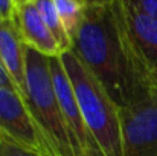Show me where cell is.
<instances>
[{"mask_svg": "<svg viewBox=\"0 0 157 156\" xmlns=\"http://www.w3.org/2000/svg\"><path fill=\"white\" fill-rule=\"evenodd\" d=\"M26 45L20 35L15 20H0V60L18 92L26 95Z\"/></svg>", "mask_w": 157, "mask_h": 156, "instance_id": "8", "label": "cell"}, {"mask_svg": "<svg viewBox=\"0 0 157 156\" xmlns=\"http://www.w3.org/2000/svg\"><path fill=\"white\" fill-rule=\"evenodd\" d=\"M51 58L26 46L25 101L51 156H75L64 113L53 87Z\"/></svg>", "mask_w": 157, "mask_h": 156, "instance_id": "3", "label": "cell"}, {"mask_svg": "<svg viewBox=\"0 0 157 156\" xmlns=\"http://www.w3.org/2000/svg\"><path fill=\"white\" fill-rule=\"evenodd\" d=\"M34 2H35V0H34Z\"/></svg>", "mask_w": 157, "mask_h": 156, "instance_id": "18", "label": "cell"}, {"mask_svg": "<svg viewBox=\"0 0 157 156\" xmlns=\"http://www.w3.org/2000/svg\"><path fill=\"white\" fill-rule=\"evenodd\" d=\"M0 142H9L41 156H51L23 95L0 87Z\"/></svg>", "mask_w": 157, "mask_h": 156, "instance_id": "4", "label": "cell"}, {"mask_svg": "<svg viewBox=\"0 0 157 156\" xmlns=\"http://www.w3.org/2000/svg\"><path fill=\"white\" fill-rule=\"evenodd\" d=\"M133 9L157 18V0H125Z\"/></svg>", "mask_w": 157, "mask_h": 156, "instance_id": "11", "label": "cell"}, {"mask_svg": "<svg viewBox=\"0 0 157 156\" xmlns=\"http://www.w3.org/2000/svg\"><path fill=\"white\" fill-rule=\"evenodd\" d=\"M53 3H55L59 18L64 25V29L67 31L69 37L73 38V35L76 34V31L81 25L86 5H82L76 0H53Z\"/></svg>", "mask_w": 157, "mask_h": 156, "instance_id": "10", "label": "cell"}, {"mask_svg": "<svg viewBox=\"0 0 157 156\" xmlns=\"http://www.w3.org/2000/svg\"><path fill=\"white\" fill-rule=\"evenodd\" d=\"M0 87L12 89V90H18L17 86L14 84L12 78L9 77V74H8V70H6V67H5V64H3L2 60H0Z\"/></svg>", "mask_w": 157, "mask_h": 156, "instance_id": "14", "label": "cell"}, {"mask_svg": "<svg viewBox=\"0 0 157 156\" xmlns=\"http://www.w3.org/2000/svg\"><path fill=\"white\" fill-rule=\"evenodd\" d=\"M14 20L26 46L48 57H59L63 54L34 0L18 2Z\"/></svg>", "mask_w": 157, "mask_h": 156, "instance_id": "7", "label": "cell"}, {"mask_svg": "<svg viewBox=\"0 0 157 156\" xmlns=\"http://www.w3.org/2000/svg\"><path fill=\"white\" fill-rule=\"evenodd\" d=\"M0 156H41L9 142H0Z\"/></svg>", "mask_w": 157, "mask_h": 156, "instance_id": "12", "label": "cell"}, {"mask_svg": "<svg viewBox=\"0 0 157 156\" xmlns=\"http://www.w3.org/2000/svg\"><path fill=\"white\" fill-rule=\"evenodd\" d=\"M86 126L101 156H124L121 109L73 51L61 54Z\"/></svg>", "mask_w": 157, "mask_h": 156, "instance_id": "2", "label": "cell"}, {"mask_svg": "<svg viewBox=\"0 0 157 156\" xmlns=\"http://www.w3.org/2000/svg\"><path fill=\"white\" fill-rule=\"evenodd\" d=\"M114 0H84V3L86 5H89V6H101V5H110V3H113Z\"/></svg>", "mask_w": 157, "mask_h": 156, "instance_id": "15", "label": "cell"}, {"mask_svg": "<svg viewBox=\"0 0 157 156\" xmlns=\"http://www.w3.org/2000/svg\"><path fill=\"white\" fill-rule=\"evenodd\" d=\"M114 5L136 54L157 81V18L133 9L125 0H114Z\"/></svg>", "mask_w": 157, "mask_h": 156, "instance_id": "6", "label": "cell"}, {"mask_svg": "<svg viewBox=\"0 0 157 156\" xmlns=\"http://www.w3.org/2000/svg\"><path fill=\"white\" fill-rule=\"evenodd\" d=\"M124 156H157V89L121 110Z\"/></svg>", "mask_w": 157, "mask_h": 156, "instance_id": "5", "label": "cell"}, {"mask_svg": "<svg viewBox=\"0 0 157 156\" xmlns=\"http://www.w3.org/2000/svg\"><path fill=\"white\" fill-rule=\"evenodd\" d=\"M35 5H37L46 26L49 28L51 34L56 40L61 52L64 54L67 51H72V38L69 37L67 31L64 29V25L59 18V14L56 11L53 0H35Z\"/></svg>", "mask_w": 157, "mask_h": 156, "instance_id": "9", "label": "cell"}, {"mask_svg": "<svg viewBox=\"0 0 157 156\" xmlns=\"http://www.w3.org/2000/svg\"><path fill=\"white\" fill-rule=\"evenodd\" d=\"M17 0H0V20H14Z\"/></svg>", "mask_w": 157, "mask_h": 156, "instance_id": "13", "label": "cell"}, {"mask_svg": "<svg viewBox=\"0 0 157 156\" xmlns=\"http://www.w3.org/2000/svg\"><path fill=\"white\" fill-rule=\"evenodd\" d=\"M76 2H79V3H82V5H86V3H84V0H76Z\"/></svg>", "mask_w": 157, "mask_h": 156, "instance_id": "16", "label": "cell"}, {"mask_svg": "<svg viewBox=\"0 0 157 156\" xmlns=\"http://www.w3.org/2000/svg\"><path fill=\"white\" fill-rule=\"evenodd\" d=\"M18 2H21V0H17V3H18Z\"/></svg>", "mask_w": 157, "mask_h": 156, "instance_id": "17", "label": "cell"}, {"mask_svg": "<svg viewBox=\"0 0 157 156\" xmlns=\"http://www.w3.org/2000/svg\"><path fill=\"white\" fill-rule=\"evenodd\" d=\"M72 51L121 110L157 89L156 78L128 38L114 2L84 6L81 25L72 38Z\"/></svg>", "mask_w": 157, "mask_h": 156, "instance_id": "1", "label": "cell"}]
</instances>
